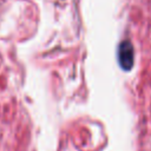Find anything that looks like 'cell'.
Masks as SVG:
<instances>
[{
  "label": "cell",
  "instance_id": "1",
  "mask_svg": "<svg viewBox=\"0 0 151 151\" xmlns=\"http://www.w3.org/2000/svg\"><path fill=\"white\" fill-rule=\"evenodd\" d=\"M118 60L124 70H130L133 65V47L130 41L125 40L120 42L118 47Z\"/></svg>",
  "mask_w": 151,
  "mask_h": 151
}]
</instances>
